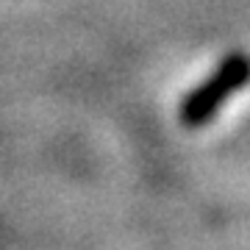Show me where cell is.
I'll list each match as a JSON object with an SVG mask.
<instances>
[{
	"label": "cell",
	"mask_w": 250,
	"mask_h": 250,
	"mask_svg": "<svg viewBox=\"0 0 250 250\" xmlns=\"http://www.w3.org/2000/svg\"><path fill=\"white\" fill-rule=\"evenodd\" d=\"M245 78H248V64L231 62L200 95H195V98L187 103V111H184L187 123H203L206 117L217 108V103H223L233 89H239L242 83H245Z\"/></svg>",
	"instance_id": "6da1fadb"
}]
</instances>
